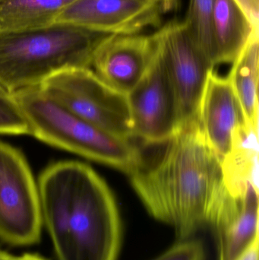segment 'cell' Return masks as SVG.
<instances>
[{
  "label": "cell",
  "mask_w": 259,
  "mask_h": 260,
  "mask_svg": "<svg viewBox=\"0 0 259 260\" xmlns=\"http://www.w3.org/2000/svg\"><path fill=\"white\" fill-rule=\"evenodd\" d=\"M205 249L199 241H180L153 260H205Z\"/></svg>",
  "instance_id": "d6986e66"
},
{
  "label": "cell",
  "mask_w": 259,
  "mask_h": 260,
  "mask_svg": "<svg viewBox=\"0 0 259 260\" xmlns=\"http://www.w3.org/2000/svg\"><path fill=\"white\" fill-rule=\"evenodd\" d=\"M18 260H47L41 257L39 255L32 254V253H25L23 256H19Z\"/></svg>",
  "instance_id": "603a6c76"
},
{
  "label": "cell",
  "mask_w": 259,
  "mask_h": 260,
  "mask_svg": "<svg viewBox=\"0 0 259 260\" xmlns=\"http://www.w3.org/2000/svg\"><path fill=\"white\" fill-rule=\"evenodd\" d=\"M135 88L126 94L133 137L155 143L174 136L180 129L176 93L161 48Z\"/></svg>",
  "instance_id": "52a82bcc"
},
{
  "label": "cell",
  "mask_w": 259,
  "mask_h": 260,
  "mask_svg": "<svg viewBox=\"0 0 259 260\" xmlns=\"http://www.w3.org/2000/svg\"><path fill=\"white\" fill-rule=\"evenodd\" d=\"M259 30L255 31L233 62L228 80L246 126L258 130Z\"/></svg>",
  "instance_id": "9a60e30c"
},
{
  "label": "cell",
  "mask_w": 259,
  "mask_h": 260,
  "mask_svg": "<svg viewBox=\"0 0 259 260\" xmlns=\"http://www.w3.org/2000/svg\"><path fill=\"white\" fill-rule=\"evenodd\" d=\"M0 134L29 135L30 126L25 114L12 93L0 87Z\"/></svg>",
  "instance_id": "ac0fdd59"
},
{
  "label": "cell",
  "mask_w": 259,
  "mask_h": 260,
  "mask_svg": "<svg viewBox=\"0 0 259 260\" xmlns=\"http://www.w3.org/2000/svg\"><path fill=\"white\" fill-rule=\"evenodd\" d=\"M158 31L177 99L180 129L199 123L201 100L213 69L193 44L182 21H170Z\"/></svg>",
  "instance_id": "ba28073f"
},
{
  "label": "cell",
  "mask_w": 259,
  "mask_h": 260,
  "mask_svg": "<svg viewBox=\"0 0 259 260\" xmlns=\"http://www.w3.org/2000/svg\"><path fill=\"white\" fill-rule=\"evenodd\" d=\"M215 0H190L186 19L182 21L189 36L211 69L217 65L213 31Z\"/></svg>",
  "instance_id": "e0dca14e"
},
{
  "label": "cell",
  "mask_w": 259,
  "mask_h": 260,
  "mask_svg": "<svg viewBox=\"0 0 259 260\" xmlns=\"http://www.w3.org/2000/svg\"><path fill=\"white\" fill-rule=\"evenodd\" d=\"M255 25L259 26V0H236Z\"/></svg>",
  "instance_id": "ffe728a7"
},
{
  "label": "cell",
  "mask_w": 259,
  "mask_h": 260,
  "mask_svg": "<svg viewBox=\"0 0 259 260\" xmlns=\"http://www.w3.org/2000/svg\"><path fill=\"white\" fill-rule=\"evenodd\" d=\"M39 88L94 126L121 139L134 138L126 94L106 85L91 69L61 72L49 78Z\"/></svg>",
  "instance_id": "5b68a950"
},
{
  "label": "cell",
  "mask_w": 259,
  "mask_h": 260,
  "mask_svg": "<svg viewBox=\"0 0 259 260\" xmlns=\"http://www.w3.org/2000/svg\"><path fill=\"white\" fill-rule=\"evenodd\" d=\"M0 260H18V257L0 249Z\"/></svg>",
  "instance_id": "cb8c5ba5"
},
{
  "label": "cell",
  "mask_w": 259,
  "mask_h": 260,
  "mask_svg": "<svg viewBox=\"0 0 259 260\" xmlns=\"http://www.w3.org/2000/svg\"><path fill=\"white\" fill-rule=\"evenodd\" d=\"M224 182L230 194L242 197L249 183L258 189V130L240 123L232 134L231 151L221 160Z\"/></svg>",
  "instance_id": "4fadbf2b"
},
{
  "label": "cell",
  "mask_w": 259,
  "mask_h": 260,
  "mask_svg": "<svg viewBox=\"0 0 259 260\" xmlns=\"http://www.w3.org/2000/svg\"><path fill=\"white\" fill-rule=\"evenodd\" d=\"M259 26L236 0H215L213 31L217 64L234 62Z\"/></svg>",
  "instance_id": "5bb4252c"
},
{
  "label": "cell",
  "mask_w": 259,
  "mask_h": 260,
  "mask_svg": "<svg viewBox=\"0 0 259 260\" xmlns=\"http://www.w3.org/2000/svg\"><path fill=\"white\" fill-rule=\"evenodd\" d=\"M129 175L147 212L171 226L179 241L210 225L230 196L220 159L205 142L199 123L181 128L163 142H142Z\"/></svg>",
  "instance_id": "6da1fadb"
},
{
  "label": "cell",
  "mask_w": 259,
  "mask_h": 260,
  "mask_svg": "<svg viewBox=\"0 0 259 260\" xmlns=\"http://www.w3.org/2000/svg\"><path fill=\"white\" fill-rule=\"evenodd\" d=\"M218 260H236L258 238V189L249 183L242 197L230 195L211 221Z\"/></svg>",
  "instance_id": "7c38bea8"
},
{
  "label": "cell",
  "mask_w": 259,
  "mask_h": 260,
  "mask_svg": "<svg viewBox=\"0 0 259 260\" xmlns=\"http://www.w3.org/2000/svg\"><path fill=\"white\" fill-rule=\"evenodd\" d=\"M258 238H257L236 260H258Z\"/></svg>",
  "instance_id": "44dd1931"
},
{
  "label": "cell",
  "mask_w": 259,
  "mask_h": 260,
  "mask_svg": "<svg viewBox=\"0 0 259 260\" xmlns=\"http://www.w3.org/2000/svg\"><path fill=\"white\" fill-rule=\"evenodd\" d=\"M158 44V31L150 35H112L96 53L94 72L106 85L126 95L149 70Z\"/></svg>",
  "instance_id": "30bf717a"
},
{
  "label": "cell",
  "mask_w": 259,
  "mask_h": 260,
  "mask_svg": "<svg viewBox=\"0 0 259 260\" xmlns=\"http://www.w3.org/2000/svg\"><path fill=\"white\" fill-rule=\"evenodd\" d=\"M43 224L58 260H117L121 218L106 182L87 164L65 160L38 182Z\"/></svg>",
  "instance_id": "7a4b0ae2"
},
{
  "label": "cell",
  "mask_w": 259,
  "mask_h": 260,
  "mask_svg": "<svg viewBox=\"0 0 259 260\" xmlns=\"http://www.w3.org/2000/svg\"><path fill=\"white\" fill-rule=\"evenodd\" d=\"M243 122L240 105L228 78L211 70L201 100L199 125L205 142L220 161L231 151L234 129Z\"/></svg>",
  "instance_id": "8fae6325"
},
{
  "label": "cell",
  "mask_w": 259,
  "mask_h": 260,
  "mask_svg": "<svg viewBox=\"0 0 259 260\" xmlns=\"http://www.w3.org/2000/svg\"><path fill=\"white\" fill-rule=\"evenodd\" d=\"M76 0H0V30L47 27Z\"/></svg>",
  "instance_id": "2e32d148"
},
{
  "label": "cell",
  "mask_w": 259,
  "mask_h": 260,
  "mask_svg": "<svg viewBox=\"0 0 259 260\" xmlns=\"http://www.w3.org/2000/svg\"><path fill=\"white\" fill-rule=\"evenodd\" d=\"M25 114L30 136L51 146L104 164L129 174L138 147L94 126L47 96L39 87L12 93Z\"/></svg>",
  "instance_id": "277c9868"
},
{
  "label": "cell",
  "mask_w": 259,
  "mask_h": 260,
  "mask_svg": "<svg viewBox=\"0 0 259 260\" xmlns=\"http://www.w3.org/2000/svg\"><path fill=\"white\" fill-rule=\"evenodd\" d=\"M163 13L176 10L179 7V0H161Z\"/></svg>",
  "instance_id": "7402d4cb"
},
{
  "label": "cell",
  "mask_w": 259,
  "mask_h": 260,
  "mask_svg": "<svg viewBox=\"0 0 259 260\" xmlns=\"http://www.w3.org/2000/svg\"><path fill=\"white\" fill-rule=\"evenodd\" d=\"M42 224L38 185L25 156L0 142V240L33 245L39 242Z\"/></svg>",
  "instance_id": "8992f818"
},
{
  "label": "cell",
  "mask_w": 259,
  "mask_h": 260,
  "mask_svg": "<svg viewBox=\"0 0 259 260\" xmlns=\"http://www.w3.org/2000/svg\"><path fill=\"white\" fill-rule=\"evenodd\" d=\"M161 0H76L56 22L114 35H136L161 26Z\"/></svg>",
  "instance_id": "9c48e42d"
},
{
  "label": "cell",
  "mask_w": 259,
  "mask_h": 260,
  "mask_svg": "<svg viewBox=\"0 0 259 260\" xmlns=\"http://www.w3.org/2000/svg\"><path fill=\"white\" fill-rule=\"evenodd\" d=\"M112 35L65 22L0 30V87L16 92L39 87L65 70L91 69L97 50Z\"/></svg>",
  "instance_id": "3957f363"
}]
</instances>
